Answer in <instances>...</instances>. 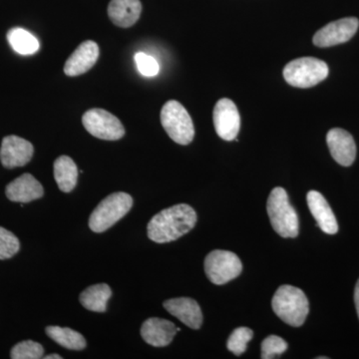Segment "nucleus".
Wrapping results in <instances>:
<instances>
[{
	"label": "nucleus",
	"instance_id": "1",
	"mask_svg": "<svg viewBox=\"0 0 359 359\" xmlns=\"http://www.w3.org/2000/svg\"><path fill=\"white\" fill-rule=\"evenodd\" d=\"M197 214L191 205H175L155 215L148 224V237L158 244L173 242L192 231Z\"/></svg>",
	"mask_w": 359,
	"mask_h": 359
},
{
	"label": "nucleus",
	"instance_id": "2",
	"mask_svg": "<svg viewBox=\"0 0 359 359\" xmlns=\"http://www.w3.org/2000/svg\"><path fill=\"white\" fill-rule=\"evenodd\" d=\"M271 306L278 318L292 327L304 325L309 311V304L306 294L299 287L285 285L278 287Z\"/></svg>",
	"mask_w": 359,
	"mask_h": 359
},
{
	"label": "nucleus",
	"instance_id": "3",
	"mask_svg": "<svg viewBox=\"0 0 359 359\" xmlns=\"http://www.w3.org/2000/svg\"><path fill=\"white\" fill-rule=\"evenodd\" d=\"M266 211L273 230L283 238H297L299 235V217L290 204L287 191L276 187L269 194Z\"/></svg>",
	"mask_w": 359,
	"mask_h": 359
},
{
	"label": "nucleus",
	"instance_id": "4",
	"mask_svg": "<svg viewBox=\"0 0 359 359\" xmlns=\"http://www.w3.org/2000/svg\"><path fill=\"white\" fill-rule=\"evenodd\" d=\"M132 205L133 199L129 194H111L92 212L89 219V228L95 233L107 231L128 214Z\"/></svg>",
	"mask_w": 359,
	"mask_h": 359
},
{
	"label": "nucleus",
	"instance_id": "5",
	"mask_svg": "<svg viewBox=\"0 0 359 359\" xmlns=\"http://www.w3.org/2000/svg\"><path fill=\"white\" fill-rule=\"evenodd\" d=\"M325 61L314 57H302L290 61L283 69L285 81L297 88H311L328 76Z\"/></svg>",
	"mask_w": 359,
	"mask_h": 359
},
{
	"label": "nucleus",
	"instance_id": "6",
	"mask_svg": "<svg viewBox=\"0 0 359 359\" xmlns=\"http://www.w3.org/2000/svg\"><path fill=\"white\" fill-rule=\"evenodd\" d=\"M161 123L170 138L180 145H188L195 136L192 118L178 101H168L161 111Z\"/></svg>",
	"mask_w": 359,
	"mask_h": 359
},
{
	"label": "nucleus",
	"instance_id": "7",
	"mask_svg": "<svg viewBox=\"0 0 359 359\" xmlns=\"http://www.w3.org/2000/svg\"><path fill=\"white\" fill-rule=\"evenodd\" d=\"M243 264L237 255L229 250H215L205 259V271L215 285H222L238 278Z\"/></svg>",
	"mask_w": 359,
	"mask_h": 359
},
{
	"label": "nucleus",
	"instance_id": "8",
	"mask_svg": "<svg viewBox=\"0 0 359 359\" xmlns=\"http://www.w3.org/2000/svg\"><path fill=\"white\" fill-rule=\"evenodd\" d=\"M85 129L101 140L116 141L125 135V128L116 116L103 109L87 111L82 117Z\"/></svg>",
	"mask_w": 359,
	"mask_h": 359
},
{
	"label": "nucleus",
	"instance_id": "9",
	"mask_svg": "<svg viewBox=\"0 0 359 359\" xmlns=\"http://www.w3.org/2000/svg\"><path fill=\"white\" fill-rule=\"evenodd\" d=\"M358 26L359 21L355 18H341L328 23L314 34L313 44L325 48L344 43L353 39Z\"/></svg>",
	"mask_w": 359,
	"mask_h": 359
},
{
	"label": "nucleus",
	"instance_id": "10",
	"mask_svg": "<svg viewBox=\"0 0 359 359\" xmlns=\"http://www.w3.org/2000/svg\"><path fill=\"white\" fill-rule=\"evenodd\" d=\"M214 125L219 138L235 140L241 128V117L237 106L228 98L218 101L214 109Z\"/></svg>",
	"mask_w": 359,
	"mask_h": 359
},
{
	"label": "nucleus",
	"instance_id": "11",
	"mask_svg": "<svg viewBox=\"0 0 359 359\" xmlns=\"http://www.w3.org/2000/svg\"><path fill=\"white\" fill-rule=\"evenodd\" d=\"M32 144L18 136L4 138L0 148V160L7 169L25 166L32 159Z\"/></svg>",
	"mask_w": 359,
	"mask_h": 359
},
{
	"label": "nucleus",
	"instance_id": "12",
	"mask_svg": "<svg viewBox=\"0 0 359 359\" xmlns=\"http://www.w3.org/2000/svg\"><path fill=\"white\" fill-rule=\"evenodd\" d=\"M327 143L332 158L339 165L349 167L353 164L356 157V145L351 136L346 130L334 128L327 135Z\"/></svg>",
	"mask_w": 359,
	"mask_h": 359
},
{
	"label": "nucleus",
	"instance_id": "13",
	"mask_svg": "<svg viewBox=\"0 0 359 359\" xmlns=\"http://www.w3.org/2000/svg\"><path fill=\"white\" fill-rule=\"evenodd\" d=\"M99 57V47L96 42L84 41L77 47L66 61L65 72L67 76L74 77L84 74L91 69Z\"/></svg>",
	"mask_w": 359,
	"mask_h": 359
},
{
	"label": "nucleus",
	"instance_id": "14",
	"mask_svg": "<svg viewBox=\"0 0 359 359\" xmlns=\"http://www.w3.org/2000/svg\"><path fill=\"white\" fill-rule=\"evenodd\" d=\"M163 306L168 313L185 323L187 327L192 330H199L202 327V311L195 299L190 297H178V299H168Z\"/></svg>",
	"mask_w": 359,
	"mask_h": 359
},
{
	"label": "nucleus",
	"instance_id": "15",
	"mask_svg": "<svg viewBox=\"0 0 359 359\" xmlns=\"http://www.w3.org/2000/svg\"><path fill=\"white\" fill-rule=\"evenodd\" d=\"M6 194L8 200L25 204L43 197L44 190L32 175L23 174L6 186Z\"/></svg>",
	"mask_w": 359,
	"mask_h": 359
},
{
	"label": "nucleus",
	"instance_id": "16",
	"mask_svg": "<svg viewBox=\"0 0 359 359\" xmlns=\"http://www.w3.org/2000/svg\"><path fill=\"white\" fill-rule=\"evenodd\" d=\"M309 211L316 219L320 230L328 235H334L339 231V224L332 208L323 195L318 191H309L306 196Z\"/></svg>",
	"mask_w": 359,
	"mask_h": 359
},
{
	"label": "nucleus",
	"instance_id": "17",
	"mask_svg": "<svg viewBox=\"0 0 359 359\" xmlns=\"http://www.w3.org/2000/svg\"><path fill=\"white\" fill-rule=\"evenodd\" d=\"M177 332L176 325L172 321L158 318H149L141 327L143 339L155 347L169 346Z\"/></svg>",
	"mask_w": 359,
	"mask_h": 359
},
{
	"label": "nucleus",
	"instance_id": "18",
	"mask_svg": "<svg viewBox=\"0 0 359 359\" xmlns=\"http://www.w3.org/2000/svg\"><path fill=\"white\" fill-rule=\"evenodd\" d=\"M140 0H111L108 15L115 25L122 28L133 26L140 18Z\"/></svg>",
	"mask_w": 359,
	"mask_h": 359
},
{
	"label": "nucleus",
	"instance_id": "19",
	"mask_svg": "<svg viewBox=\"0 0 359 359\" xmlns=\"http://www.w3.org/2000/svg\"><path fill=\"white\" fill-rule=\"evenodd\" d=\"M54 178L62 192L74 190L78 181V169L74 161L68 156H60L54 162Z\"/></svg>",
	"mask_w": 359,
	"mask_h": 359
},
{
	"label": "nucleus",
	"instance_id": "20",
	"mask_svg": "<svg viewBox=\"0 0 359 359\" xmlns=\"http://www.w3.org/2000/svg\"><path fill=\"white\" fill-rule=\"evenodd\" d=\"M111 295H112V290L109 285L106 283H99L85 290L80 294L79 301L88 311L105 313Z\"/></svg>",
	"mask_w": 359,
	"mask_h": 359
},
{
	"label": "nucleus",
	"instance_id": "21",
	"mask_svg": "<svg viewBox=\"0 0 359 359\" xmlns=\"http://www.w3.org/2000/svg\"><path fill=\"white\" fill-rule=\"evenodd\" d=\"M45 332L59 346L71 351H82L86 347V339L83 335L71 328L48 327L45 330Z\"/></svg>",
	"mask_w": 359,
	"mask_h": 359
},
{
	"label": "nucleus",
	"instance_id": "22",
	"mask_svg": "<svg viewBox=\"0 0 359 359\" xmlns=\"http://www.w3.org/2000/svg\"><path fill=\"white\" fill-rule=\"evenodd\" d=\"M7 40L14 51L21 55H32L39 51V39L23 28H13L7 33Z\"/></svg>",
	"mask_w": 359,
	"mask_h": 359
},
{
	"label": "nucleus",
	"instance_id": "23",
	"mask_svg": "<svg viewBox=\"0 0 359 359\" xmlns=\"http://www.w3.org/2000/svg\"><path fill=\"white\" fill-rule=\"evenodd\" d=\"M254 337V332L249 327H238L231 332L226 342V347L231 353L240 356L247 351L248 344Z\"/></svg>",
	"mask_w": 359,
	"mask_h": 359
},
{
	"label": "nucleus",
	"instance_id": "24",
	"mask_svg": "<svg viewBox=\"0 0 359 359\" xmlns=\"http://www.w3.org/2000/svg\"><path fill=\"white\" fill-rule=\"evenodd\" d=\"M44 348L39 342L25 340L16 344L11 349L13 359H39L43 358Z\"/></svg>",
	"mask_w": 359,
	"mask_h": 359
},
{
	"label": "nucleus",
	"instance_id": "25",
	"mask_svg": "<svg viewBox=\"0 0 359 359\" xmlns=\"http://www.w3.org/2000/svg\"><path fill=\"white\" fill-rule=\"evenodd\" d=\"M20 249V242L13 233L0 226V259H11Z\"/></svg>",
	"mask_w": 359,
	"mask_h": 359
},
{
	"label": "nucleus",
	"instance_id": "26",
	"mask_svg": "<svg viewBox=\"0 0 359 359\" xmlns=\"http://www.w3.org/2000/svg\"><path fill=\"white\" fill-rule=\"evenodd\" d=\"M287 349V344L282 337L269 335L262 342V358L271 359L282 355Z\"/></svg>",
	"mask_w": 359,
	"mask_h": 359
},
{
	"label": "nucleus",
	"instance_id": "27",
	"mask_svg": "<svg viewBox=\"0 0 359 359\" xmlns=\"http://www.w3.org/2000/svg\"><path fill=\"white\" fill-rule=\"evenodd\" d=\"M135 62H136L139 72L144 76H156L160 72V65L158 61L143 52H139L135 55Z\"/></svg>",
	"mask_w": 359,
	"mask_h": 359
},
{
	"label": "nucleus",
	"instance_id": "28",
	"mask_svg": "<svg viewBox=\"0 0 359 359\" xmlns=\"http://www.w3.org/2000/svg\"><path fill=\"white\" fill-rule=\"evenodd\" d=\"M354 304H355L356 311L359 318V280L356 283L355 290H354Z\"/></svg>",
	"mask_w": 359,
	"mask_h": 359
},
{
	"label": "nucleus",
	"instance_id": "29",
	"mask_svg": "<svg viewBox=\"0 0 359 359\" xmlns=\"http://www.w3.org/2000/svg\"><path fill=\"white\" fill-rule=\"evenodd\" d=\"M45 359H62V356L59 355V354L52 353L49 354V355L44 356Z\"/></svg>",
	"mask_w": 359,
	"mask_h": 359
},
{
	"label": "nucleus",
	"instance_id": "30",
	"mask_svg": "<svg viewBox=\"0 0 359 359\" xmlns=\"http://www.w3.org/2000/svg\"><path fill=\"white\" fill-rule=\"evenodd\" d=\"M327 356H320V358H318V359H327Z\"/></svg>",
	"mask_w": 359,
	"mask_h": 359
}]
</instances>
